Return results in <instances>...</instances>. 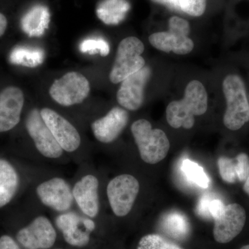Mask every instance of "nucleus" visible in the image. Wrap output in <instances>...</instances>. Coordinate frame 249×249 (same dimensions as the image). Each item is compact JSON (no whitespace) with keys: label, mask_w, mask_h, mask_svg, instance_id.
<instances>
[{"label":"nucleus","mask_w":249,"mask_h":249,"mask_svg":"<svg viewBox=\"0 0 249 249\" xmlns=\"http://www.w3.org/2000/svg\"><path fill=\"white\" fill-rule=\"evenodd\" d=\"M208 109V94L200 81L193 80L187 85L184 96L180 101L170 103L166 108L168 124L175 129H191L195 116H201Z\"/></svg>","instance_id":"1"},{"label":"nucleus","mask_w":249,"mask_h":249,"mask_svg":"<svg viewBox=\"0 0 249 249\" xmlns=\"http://www.w3.org/2000/svg\"><path fill=\"white\" fill-rule=\"evenodd\" d=\"M222 88L227 101L224 125L231 130H237L249 121V102L245 83L240 76L231 74L223 81Z\"/></svg>","instance_id":"2"},{"label":"nucleus","mask_w":249,"mask_h":249,"mask_svg":"<svg viewBox=\"0 0 249 249\" xmlns=\"http://www.w3.org/2000/svg\"><path fill=\"white\" fill-rule=\"evenodd\" d=\"M131 131L139 148L142 160L149 164H156L163 160L170 150V142L160 129H152L145 119L135 121Z\"/></svg>","instance_id":"3"},{"label":"nucleus","mask_w":249,"mask_h":249,"mask_svg":"<svg viewBox=\"0 0 249 249\" xmlns=\"http://www.w3.org/2000/svg\"><path fill=\"white\" fill-rule=\"evenodd\" d=\"M143 43L137 37H127L124 39L116 52L115 61L109 73V80L114 84L121 83L126 78L139 71L145 67Z\"/></svg>","instance_id":"4"},{"label":"nucleus","mask_w":249,"mask_h":249,"mask_svg":"<svg viewBox=\"0 0 249 249\" xmlns=\"http://www.w3.org/2000/svg\"><path fill=\"white\" fill-rule=\"evenodd\" d=\"M190 31L186 19L173 16L169 19V30L152 34L149 42L152 47L165 53L173 52L178 55H186L194 48V42L188 37Z\"/></svg>","instance_id":"5"},{"label":"nucleus","mask_w":249,"mask_h":249,"mask_svg":"<svg viewBox=\"0 0 249 249\" xmlns=\"http://www.w3.org/2000/svg\"><path fill=\"white\" fill-rule=\"evenodd\" d=\"M89 80L81 73L70 71L55 80L49 89L51 97L65 107L83 103L89 96Z\"/></svg>","instance_id":"6"},{"label":"nucleus","mask_w":249,"mask_h":249,"mask_svg":"<svg viewBox=\"0 0 249 249\" xmlns=\"http://www.w3.org/2000/svg\"><path fill=\"white\" fill-rule=\"evenodd\" d=\"M138 180L130 175L116 177L108 183V201L115 215L124 217L130 212L138 196Z\"/></svg>","instance_id":"7"},{"label":"nucleus","mask_w":249,"mask_h":249,"mask_svg":"<svg viewBox=\"0 0 249 249\" xmlns=\"http://www.w3.org/2000/svg\"><path fill=\"white\" fill-rule=\"evenodd\" d=\"M25 124L28 133L41 155L49 159H58L61 157L63 150L42 119L40 111L37 109L31 110L26 119Z\"/></svg>","instance_id":"8"},{"label":"nucleus","mask_w":249,"mask_h":249,"mask_svg":"<svg viewBox=\"0 0 249 249\" xmlns=\"http://www.w3.org/2000/svg\"><path fill=\"white\" fill-rule=\"evenodd\" d=\"M56 232L48 218L39 216L18 231L16 238L25 249H49L56 240Z\"/></svg>","instance_id":"9"},{"label":"nucleus","mask_w":249,"mask_h":249,"mask_svg":"<svg viewBox=\"0 0 249 249\" xmlns=\"http://www.w3.org/2000/svg\"><path fill=\"white\" fill-rule=\"evenodd\" d=\"M40 114L62 150L73 152L79 148L81 138L76 127L70 121L50 108H43Z\"/></svg>","instance_id":"10"},{"label":"nucleus","mask_w":249,"mask_h":249,"mask_svg":"<svg viewBox=\"0 0 249 249\" xmlns=\"http://www.w3.org/2000/svg\"><path fill=\"white\" fill-rule=\"evenodd\" d=\"M150 76L151 70L145 66L123 80L116 93V99L119 105L129 111H136L142 107L145 85Z\"/></svg>","instance_id":"11"},{"label":"nucleus","mask_w":249,"mask_h":249,"mask_svg":"<svg viewBox=\"0 0 249 249\" xmlns=\"http://www.w3.org/2000/svg\"><path fill=\"white\" fill-rule=\"evenodd\" d=\"M36 193L42 204L58 212L68 211L73 204L70 185L62 178H54L40 183Z\"/></svg>","instance_id":"12"},{"label":"nucleus","mask_w":249,"mask_h":249,"mask_svg":"<svg viewBox=\"0 0 249 249\" xmlns=\"http://www.w3.org/2000/svg\"><path fill=\"white\" fill-rule=\"evenodd\" d=\"M246 218L245 210L240 204L226 206L222 214L214 219V240L221 244L228 243L233 240L245 227Z\"/></svg>","instance_id":"13"},{"label":"nucleus","mask_w":249,"mask_h":249,"mask_svg":"<svg viewBox=\"0 0 249 249\" xmlns=\"http://www.w3.org/2000/svg\"><path fill=\"white\" fill-rule=\"evenodd\" d=\"M24 96L22 90L7 87L0 92V132H8L20 121Z\"/></svg>","instance_id":"14"},{"label":"nucleus","mask_w":249,"mask_h":249,"mask_svg":"<svg viewBox=\"0 0 249 249\" xmlns=\"http://www.w3.org/2000/svg\"><path fill=\"white\" fill-rule=\"evenodd\" d=\"M128 120L129 114L125 109L112 108L106 116L91 124L93 135L98 142L110 143L122 133Z\"/></svg>","instance_id":"15"},{"label":"nucleus","mask_w":249,"mask_h":249,"mask_svg":"<svg viewBox=\"0 0 249 249\" xmlns=\"http://www.w3.org/2000/svg\"><path fill=\"white\" fill-rule=\"evenodd\" d=\"M98 180L92 175H88L77 181L72 190L73 199L82 212L90 218L96 217L99 212Z\"/></svg>","instance_id":"16"},{"label":"nucleus","mask_w":249,"mask_h":249,"mask_svg":"<svg viewBox=\"0 0 249 249\" xmlns=\"http://www.w3.org/2000/svg\"><path fill=\"white\" fill-rule=\"evenodd\" d=\"M83 220L79 215L72 212L60 214L56 218L55 224L69 245L83 247L89 244L90 232L80 228Z\"/></svg>","instance_id":"17"},{"label":"nucleus","mask_w":249,"mask_h":249,"mask_svg":"<svg viewBox=\"0 0 249 249\" xmlns=\"http://www.w3.org/2000/svg\"><path fill=\"white\" fill-rule=\"evenodd\" d=\"M19 186V177L11 163L0 159V209L12 200Z\"/></svg>","instance_id":"18"},{"label":"nucleus","mask_w":249,"mask_h":249,"mask_svg":"<svg viewBox=\"0 0 249 249\" xmlns=\"http://www.w3.org/2000/svg\"><path fill=\"white\" fill-rule=\"evenodd\" d=\"M161 227L165 233L175 239H183L188 235L189 222L184 214L173 211L162 218Z\"/></svg>","instance_id":"19"},{"label":"nucleus","mask_w":249,"mask_h":249,"mask_svg":"<svg viewBox=\"0 0 249 249\" xmlns=\"http://www.w3.org/2000/svg\"><path fill=\"white\" fill-rule=\"evenodd\" d=\"M45 59V53L40 49L17 47L10 53V62L14 65L36 67L41 65Z\"/></svg>","instance_id":"20"},{"label":"nucleus","mask_w":249,"mask_h":249,"mask_svg":"<svg viewBox=\"0 0 249 249\" xmlns=\"http://www.w3.org/2000/svg\"><path fill=\"white\" fill-rule=\"evenodd\" d=\"M128 7L124 0H108L103 9H98V17L106 24H118L124 19Z\"/></svg>","instance_id":"21"},{"label":"nucleus","mask_w":249,"mask_h":249,"mask_svg":"<svg viewBox=\"0 0 249 249\" xmlns=\"http://www.w3.org/2000/svg\"><path fill=\"white\" fill-rule=\"evenodd\" d=\"M181 170L185 176L191 182L202 188H209L210 178L204 168L196 162L190 160H184L181 165Z\"/></svg>","instance_id":"22"},{"label":"nucleus","mask_w":249,"mask_h":249,"mask_svg":"<svg viewBox=\"0 0 249 249\" xmlns=\"http://www.w3.org/2000/svg\"><path fill=\"white\" fill-rule=\"evenodd\" d=\"M137 249H183L157 234H149L139 241Z\"/></svg>","instance_id":"23"},{"label":"nucleus","mask_w":249,"mask_h":249,"mask_svg":"<svg viewBox=\"0 0 249 249\" xmlns=\"http://www.w3.org/2000/svg\"><path fill=\"white\" fill-rule=\"evenodd\" d=\"M218 168L221 178L226 182L234 183L237 181V163L235 159L221 157L218 159Z\"/></svg>","instance_id":"24"},{"label":"nucleus","mask_w":249,"mask_h":249,"mask_svg":"<svg viewBox=\"0 0 249 249\" xmlns=\"http://www.w3.org/2000/svg\"><path fill=\"white\" fill-rule=\"evenodd\" d=\"M80 52L90 55L99 53L102 56H106L109 53V45L103 38H89L83 40L80 45Z\"/></svg>","instance_id":"25"},{"label":"nucleus","mask_w":249,"mask_h":249,"mask_svg":"<svg viewBox=\"0 0 249 249\" xmlns=\"http://www.w3.org/2000/svg\"><path fill=\"white\" fill-rule=\"evenodd\" d=\"M206 0H178V10L194 17H199L204 14Z\"/></svg>","instance_id":"26"},{"label":"nucleus","mask_w":249,"mask_h":249,"mask_svg":"<svg viewBox=\"0 0 249 249\" xmlns=\"http://www.w3.org/2000/svg\"><path fill=\"white\" fill-rule=\"evenodd\" d=\"M237 179L245 181L249 175V157L247 154L241 153L236 157Z\"/></svg>","instance_id":"27"},{"label":"nucleus","mask_w":249,"mask_h":249,"mask_svg":"<svg viewBox=\"0 0 249 249\" xmlns=\"http://www.w3.org/2000/svg\"><path fill=\"white\" fill-rule=\"evenodd\" d=\"M213 197L211 196H204L199 200L196 211L201 217H211V215H210V205H211V201Z\"/></svg>","instance_id":"28"},{"label":"nucleus","mask_w":249,"mask_h":249,"mask_svg":"<svg viewBox=\"0 0 249 249\" xmlns=\"http://www.w3.org/2000/svg\"><path fill=\"white\" fill-rule=\"evenodd\" d=\"M226 206L222 200L213 198L210 205V215L213 219H216L224 212Z\"/></svg>","instance_id":"29"},{"label":"nucleus","mask_w":249,"mask_h":249,"mask_svg":"<svg viewBox=\"0 0 249 249\" xmlns=\"http://www.w3.org/2000/svg\"><path fill=\"white\" fill-rule=\"evenodd\" d=\"M0 249H21L16 241L9 235L0 237Z\"/></svg>","instance_id":"30"},{"label":"nucleus","mask_w":249,"mask_h":249,"mask_svg":"<svg viewBox=\"0 0 249 249\" xmlns=\"http://www.w3.org/2000/svg\"><path fill=\"white\" fill-rule=\"evenodd\" d=\"M151 1L157 4L165 5L171 9L178 10V0H151Z\"/></svg>","instance_id":"31"},{"label":"nucleus","mask_w":249,"mask_h":249,"mask_svg":"<svg viewBox=\"0 0 249 249\" xmlns=\"http://www.w3.org/2000/svg\"><path fill=\"white\" fill-rule=\"evenodd\" d=\"M8 27V19L4 14L0 12V37L5 34Z\"/></svg>","instance_id":"32"},{"label":"nucleus","mask_w":249,"mask_h":249,"mask_svg":"<svg viewBox=\"0 0 249 249\" xmlns=\"http://www.w3.org/2000/svg\"><path fill=\"white\" fill-rule=\"evenodd\" d=\"M83 223L85 227L89 231V232H92L95 229V224L91 219L89 218H83Z\"/></svg>","instance_id":"33"},{"label":"nucleus","mask_w":249,"mask_h":249,"mask_svg":"<svg viewBox=\"0 0 249 249\" xmlns=\"http://www.w3.org/2000/svg\"><path fill=\"white\" fill-rule=\"evenodd\" d=\"M245 182V185H244V191L249 196V175Z\"/></svg>","instance_id":"34"},{"label":"nucleus","mask_w":249,"mask_h":249,"mask_svg":"<svg viewBox=\"0 0 249 249\" xmlns=\"http://www.w3.org/2000/svg\"><path fill=\"white\" fill-rule=\"evenodd\" d=\"M240 249H249V245L244 246Z\"/></svg>","instance_id":"35"},{"label":"nucleus","mask_w":249,"mask_h":249,"mask_svg":"<svg viewBox=\"0 0 249 249\" xmlns=\"http://www.w3.org/2000/svg\"></svg>","instance_id":"36"}]
</instances>
